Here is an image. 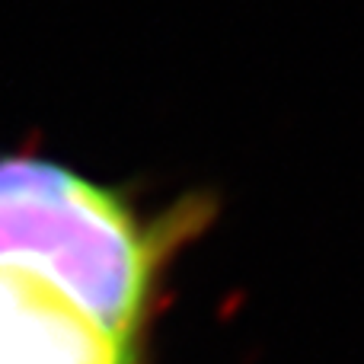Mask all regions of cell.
<instances>
[{
    "mask_svg": "<svg viewBox=\"0 0 364 364\" xmlns=\"http://www.w3.org/2000/svg\"><path fill=\"white\" fill-rule=\"evenodd\" d=\"M173 240L170 218L144 220L119 188L45 157H0V269L45 278L125 339Z\"/></svg>",
    "mask_w": 364,
    "mask_h": 364,
    "instance_id": "6da1fadb",
    "label": "cell"
},
{
    "mask_svg": "<svg viewBox=\"0 0 364 364\" xmlns=\"http://www.w3.org/2000/svg\"><path fill=\"white\" fill-rule=\"evenodd\" d=\"M0 364H132V339L45 278L0 269Z\"/></svg>",
    "mask_w": 364,
    "mask_h": 364,
    "instance_id": "7a4b0ae2",
    "label": "cell"
}]
</instances>
